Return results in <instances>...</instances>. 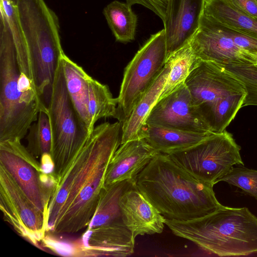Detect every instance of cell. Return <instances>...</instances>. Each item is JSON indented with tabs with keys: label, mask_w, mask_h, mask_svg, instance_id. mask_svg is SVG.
Masks as SVG:
<instances>
[{
	"label": "cell",
	"mask_w": 257,
	"mask_h": 257,
	"mask_svg": "<svg viewBox=\"0 0 257 257\" xmlns=\"http://www.w3.org/2000/svg\"><path fill=\"white\" fill-rule=\"evenodd\" d=\"M122 123L94 127L56 176L47 213V232H78L88 226L103 187L109 164L121 144Z\"/></svg>",
	"instance_id": "obj_1"
},
{
	"label": "cell",
	"mask_w": 257,
	"mask_h": 257,
	"mask_svg": "<svg viewBox=\"0 0 257 257\" xmlns=\"http://www.w3.org/2000/svg\"><path fill=\"white\" fill-rule=\"evenodd\" d=\"M139 190L166 218L187 221L208 214L221 205L213 186L198 180L168 155H156L138 175Z\"/></svg>",
	"instance_id": "obj_2"
},
{
	"label": "cell",
	"mask_w": 257,
	"mask_h": 257,
	"mask_svg": "<svg viewBox=\"0 0 257 257\" xmlns=\"http://www.w3.org/2000/svg\"><path fill=\"white\" fill-rule=\"evenodd\" d=\"M165 223L175 235L220 256L257 252V217L246 207L221 204L202 217L187 221L166 219Z\"/></svg>",
	"instance_id": "obj_3"
},
{
	"label": "cell",
	"mask_w": 257,
	"mask_h": 257,
	"mask_svg": "<svg viewBox=\"0 0 257 257\" xmlns=\"http://www.w3.org/2000/svg\"><path fill=\"white\" fill-rule=\"evenodd\" d=\"M17 11L26 39L27 55L20 70L32 82L42 97L51 91L60 59L59 19L44 0H17Z\"/></svg>",
	"instance_id": "obj_4"
},
{
	"label": "cell",
	"mask_w": 257,
	"mask_h": 257,
	"mask_svg": "<svg viewBox=\"0 0 257 257\" xmlns=\"http://www.w3.org/2000/svg\"><path fill=\"white\" fill-rule=\"evenodd\" d=\"M193 103L213 133L225 130L242 107V82L223 65L197 59L185 81Z\"/></svg>",
	"instance_id": "obj_5"
},
{
	"label": "cell",
	"mask_w": 257,
	"mask_h": 257,
	"mask_svg": "<svg viewBox=\"0 0 257 257\" xmlns=\"http://www.w3.org/2000/svg\"><path fill=\"white\" fill-rule=\"evenodd\" d=\"M0 142L22 140L39 112L24 102L18 80L21 73L12 32L0 8Z\"/></svg>",
	"instance_id": "obj_6"
},
{
	"label": "cell",
	"mask_w": 257,
	"mask_h": 257,
	"mask_svg": "<svg viewBox=\"0 0 257 257\" xmlns=\"http://www.w3.org/2000/svg\"><path fill=\"white\" fill-rule=\"evenodd\" d=\"M47 108L52 134L51 156L56 177L91 134L69 97L60 61Z\"/></svg>",
	"instance_id": "obj_7"
},
{
	"label": "cell",
	"mask_w": 257,
	"mask_h": 257,
	"mask_svg": "<svg viewBox=\"0 0 257 257\" xmlns=\"http://www.w3.org/2000/svg\"><path fill=\"white\" fill-rule=\"evenodd\" d=\"M240 147L225 130L213 133L191 147L166 154L193 177L214 186L234 165H244Z\"/></svg>",
	"instance_id": "obj_8"
},
{
	"label": "cell",
	"mask_w": 257,
	"mask_h": 257,
	"mask_svg": "<svg viewBox=\"0 0 257 257\" xmlns=\"http://www.w3.org/2000/svg\"><path fill=\"white\" fill-rule=\"evenodd\" d=\"M167 59L164 29L154 34L124 69L115 118L122 123L164 69Z\"/></svg>",
	"instance_id": "obj_9"
},
{
	"label": "cell",
	"mask_w": 257,
	"mask_h": 257,
	"mask_svg": "<svg viewBox=\"0 0 257 257\" xmlns=\"http://www.w3.org/2000/svg\"><path fill=\"white\" fill-rule=\"evenodd\" d=\"M0 163L9 172L33 204L46 215L56 177L46 174L21 140L0 142Z\"/></svg>",
	"instance_id": "obj_10"
},
{
	"label": "cell",
	"mask_w": 257,
	"mask_h": 257,
	"mask_svg": "<svg viewBox=\"0 0 257 257\" xmlns=\"http://www.w3.org/2000/svg\"><path fill=\"white\" fill-rule=\"evenodd\" d=\"M0 209L17 233L34 245L46 236L47 219L0 163Z\"/></svg>",
	"instance_id": "obj_11"
},
{
	"label": "cell",
	"mask_w": 257,
	"mask_h": 257,
	"mask_svg": "<svg viewBox=\"0 0 257 257\" xmlns=\"http://www.w3.org/2000/svg\"><path fill=\"white\" fill-rule=\"evenodd\" d=\"M146 125L213 133L194 105L185 83L157 101L147 118Z\"/></svg>",
	"instance_id": "obj_12"
},
{
	"label": "cell",
	"mask_w": 257,
	"mask_h": 257,
	"mask_svg": "<svg viewBox=\"0 0 257 257\" xmlns=\"http://www.w3.org/2000/svg\"><path fill=\"white\" fill-rule=\"evenodd\" d=\"M189 44L199 60L223 65L257 63V55L237 46L230 38L218 31L202 16L199 27Z\"/></svg>",
	"instance_id": "obj_13"
},
{
	"label": "cell",
	"mask_w": 257,
	"mask_h": 257,
	"mask_svg": "<svg viewBox=\"0 0 257 257\" xmlns=\"http://www.w3.org/2000/svg\"><path fill=\"white\" fill-rule=\"evenodd\" d=\"M135 238L122 220L87 228L81 239V256L131 255L134 252Z\"/></svg>",
	"instance_id": "obj_14"
},
{
	"label": "cell",
	"mask_w": 257,
	"mask_h": 257,
	"mask_svg": "<svg viewBox=\"0 0 257 257\" xmlns=\"http://www.w3.org/2000/svg\"><path fill=\"white\" fill-rule=\"evenodd\" d=\"M204 0H169L164 22L167 57L189 42L197 31Z\"/></svg>",
	"instance_id": "obj_15"
},
{
	"label": "cell",
	"mask_w": 257,
	"mask_h": 257,
	"mask_svg": "<svg viewBox=\"0 0 257 257\" xmlns=\"http://www.w3.org/2000/svg\"><path fill=\"white\" fill-rule=\"evenodd\" d=\"M122 221L136 237L161 233L166 218L137 188H128L119 200Z\"/></svg>",
	"instance_id": "obj_16"
},
{
	"label": "cell",
	"mask_w": 257,
	"mask_h": 257,
	"mask_svg": "<svg viewBox=\"0 0 257 257\" xmlns=\"http://www.w3.org/2000/svg\"><path fill=\"white\" fill-rule=\"evenodd\" d=\"M159 153L145 139L120 144L109 164L103 187L125 180L136 182L139 174Z\"/></svg>",
	"instance_id": "obj_17"
},
{
	"label": "cell",
	"mask_w": 257,
	"mask_h": 257,
	"mask_svg": "<svg viewBox=\"0 0 257 257\" xmlns=\"http://www.w3.org/2000/svg\"><path fill=\"white\" fill-rule=\"evenodd\" d=\"M170 71V63L166 65L154 83L136 104L128 118L122 123L121 144L144 139L146 121L158 100Z\"/></svg>",
	"instance_id": "obj_18"
},
{
	"label": "cell",
	"mask_w": 257,
	"mask_h": 257,
	"mask_svg": "<svg viewBox=\"0 0 257 257\" xmlns=\"http://www.w3.org/2000/svg\"><path fill=\"white\" fill-rule=\"evenodd\" d=\"M202 15L222 26L257 38V19L240 12L226 0H204Z\"/></svg>",
	"instance_id": "obj_19"
},
{
	"label": "cell",
	"mask_w": 257,
	"mask_h": 257,
	"mask_svg": "<svg viewBox=\"0 0 257 257\" xmlns=\"http://www.w3.org/2000/svg\"><path fill=\"white\" fill-rule=\"evenodd\" d=\"M212 133L146 125L144 139L157 152L167 154L195 145Z\"/></svg>",
	"instance_id": "obj_20"
},
{
	"label": "cell",
	"mask_w": 257,
	"mask_h": 257,
	"mask_svg": "<svg viewBox=\"0 0 257 257\" xmlns=\"http://www.w3.org/2000/svg\"><path fill=\"white\" fill-rule=\"evenodd\" d=\"M60 63L69 97L79 117L88 129V82L91 76L65 53L61 57Z\"/></svg>",
	"instance_id": "obj_21"
},
{
	"label": "cell",
	"mask_w": 257,
	"mask_h": 257,
	"mask_svg": "<svg viewBox=\"0 0 257 257\" xmlns=\"http://www.w3.org/2000/svg\"><path fill=\"white\" fill-rule=\"evenodd\" d=\"M135 183L130 180H125L103 187L94 214L87 228H94L122 220L120 198L123 193Z\"/></svg>",
	"instance_id": "obj_22"
},
{
	"label": "cell",
	"mask_w": 257,
	"mask_h": 257,
	"mask_svg": "<svg viewBox=\"0 0 257 257\" xmlns=\"http://www.w3.org/2000/svg\"><path fill=\"white\" fill-rule=\"evenodd\" d=\"M127 3L113 1L103 10V14L117 42L127 43L135 40L138 17Z\"/></svg>",
	"instance_id": "obj_23"
},
{
	"label": "cell",
	"mask_w": 257,
	"mask_h": 257,
	"mask_svg": "<svg viewBox=\"0 0 257 257\" xmlns=\"http://www.w3.org/2000/svg\"><path fill=\"white\" fill-rule=\"evenodd\" d=\"M88 112V130L92 133L95 123L102 118H115L117 101L107 85L103 84L90 77L89 82Z\"/></svg>",
	"instance_id": "obj_24"
},
{
	"label": "cell",
	"mask_w": 257,
	"mask_h": 257,
	"mask_svg": "<svg viewBox=\"0 0 257 257\" xmlns=\"http://www.w3.org/2000/svg\"><path fill=\"white\" fill-rule=\"evenodd\" d=\"M197 59L189 42L168 56L170 71L159 99L185 83Z\"/></svg>",
	"instance_id": "obj_25"
},
{
	"label": "cell",
	"mask_w": 257,
	"mask_h": 257,
	"mask_svg": "<svg viewBox=\"0 0 257 257\" xmlns=\"http://www.w3.org/2000/svg\"><path fill=\"white\" fill-rule=\"evenodd\" d=\"M27 141V150L36 159L51 155L52 134L48 111L40 112L37 120L28 130Z\"/></svg>",
	"instance_id": "obj_26"
},
{
	"label": "cell",
	"mask_w": 257,
	"mask_h": 257,
	"mask_svg": "<svg viewBox=\"0 0 257 257\" xmlns=\"http://www.w3.org/2000/svg\"><path fill=\"white\" fill-rule=\"evenodd\" d=\"M223 66L240 80L245 86L246 94L242 107L257 105V64Z\"/></svg>",
	"instance_id": "obj_27"
},
{
	"label": "cell",
	"mask_w": 257,
	"mask_h": 257,
	"mask_svg": "<svg viewBox=\"0 0 257 257\" xmlns=\"http://www.w3.org/2000/svg\"><path fill=\"white\" fill-rule=\"evenodd\" d=\"M236 186L257 200V170L237 165L218 181Z\"/></svg>",
	"instance_id": "obj_28"
},
{
	"label": "cell",
	"mask_w": 257,
	"mask_h": 257,
	"mask_svg": "<svg viewBox=\"0 0 257 257\" xmlns=\"http://www.w3.org/2000/svg\"><path fill=\"white\" fill-rule=\"evenodd\" d=\"M204 17L218 31L230 38L237 46L252 54L257 55V38L239 33Z\"/></svg>",
	"instance_id": "obj_29"
},
{
	"label": "cell",
	"mask_w": 257,
	"mask_h": 257,
	"mask_svg": "<svg viewBox=\"0 0 257 257\" xmlns=\"http://www.w3.org/2000/svg\"><path fill=\"white\" fill-rule=\"evenodd\" d=\"M49 235L42 240L43 245L52 251L64 256H80L81 241L70 242L59 240Z\"/></svg>",
	"instance_id": "obj_30"
},
{
	"label": "cell",
	"mask_w": 257,
	"mask_h": 257,
	"mask_svg": "<svg viewBox=\"0 0 257 257\" xmlns=\"http://www.w3.org/2000/svg\"><path fill=\"white\" fill-rule=\"evenodd\" d=\"M131 6L142 5L157 15L163 21H165L169 0H126Z\"/></svg>",
	"instance_id": "obj_31"
},
{
	"label": "cell",
	"mask_w": 257,
	"mask_h": 257,
	"mask_svg": "<svg viewBox=\"0 0 257 257\" xmlns=\"http://www.w3.org/2000/svg\"><path fill=\"white\" fill-rule=\"evenodd\" d=\"M240 12L257 19V0H226Z\"/></svg>",
	"instance_id": "obj_32"
},
{
	"label": "cell",
	"mask_w": 257,
	"mask_h": 257,
	"mask_svg": "<svg viewBox=\"0 0 257 257\" xmlns=\"http://www.w3.org/2000/svg\"><path fill=\"white\" fill-rule=\"evenodd\" d=\"M13 5L16 6L17 0H9Z\"/></svg>",
	"instance_id": "obj_33"
},
{
	"label": "cell",
	"mask_w": 257,
	"mask_h": 257,
	"mask_svg": "<svg viewBox=\"0 0 257 257\" xmlns=\"http://www.w3.org/2000/svg\"><path fill=\"white\" fill-rule=\"evenodd\" d=\"M257 64V63H256Z\"/></svg>",
	"instance_id": "obj_34"
}]
</instances>
